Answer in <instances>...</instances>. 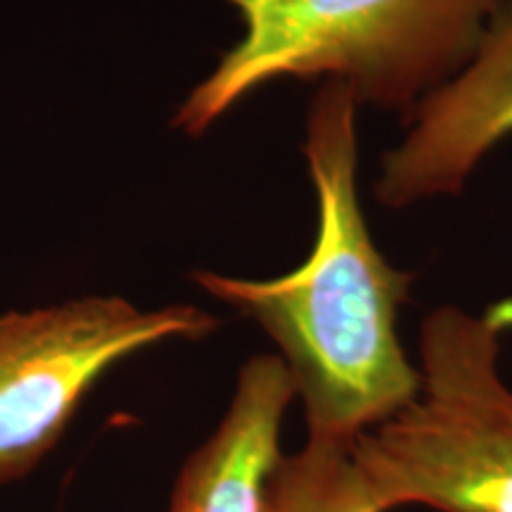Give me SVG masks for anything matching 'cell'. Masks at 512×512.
<instances>
[{"label":"cell","instance_id":"6da1fadb","mask_svg":"<svg viewBox=\"0 0 512 512\" xmlns=\"http://www.w3.org/2000/svg\"><path fill=\"white\" fill-rule=\"evenodd\" d=\"M356 112L347 83L323 81L306 114L304 155L318 200L309 259L273 280L195 275L278 344L309 441L342 448L403 411L422 387L396 332L413 273L384 259L358 202Z\"/></svg>","mask_w":512,"mask_h":512},{"label":"cell","instance_id":"7a4b0ae2","mask_svg":"<svg viewBox=\"0 0 512 512\" xmlns=\"http://www.w3.org/2000/svg\"><path fill=\"white\" fill-rule=\"evenodd\" d=\"M242 38L178 107L202 136L275 79L342 81L358 105L413 112L477 53L503 0H228Z\"/></svg>","mask_w":512,"mask_h":512},{"label":"cell","instance_id":"3957f363","mask_svg":"<svg viewBox=\"0 0 512 512\" xmlns=\"http://www.w3.org/2000/svg\"><path fill=\"white\" fill-rule=\"evenodd\" d=\"M512 299L472 316L441 306L420 330L418 399L356 439L375 508L512 512V392L498 373Z\"/></svg>","mask_w":512,"mask_h":512},{"label":"cell","instance_id":"277c9868","mask_svg":"<svg viewBox=\"0 0 512 512\" xmlns=\"http://www.w3.org/2000/svg\"><path fill=\"white\" fill-rule=\"evenodd\" d=\"M216 325L195 306L143 311L121 297L0 316V484L46 458L107 368L166 339H202Z\"/></svg>","mask_w":512,"mask_h":512},{"label":"cell","instance_id":"5b68a950","mask_svg":"<svg viewBox=\"0 0 512 512\" xmlns=\"http://www.w3.org/2000/svg\"><path fill=\"white\" fill-rule=\"evenodd\" d=\"M408 121L373 190L389 209L458 195L486 152L512 133V0H503L467 67L422 98Z\"/></svg>","mask_w":512,"mask_h":512},{"label":"cell","instance_id":"8992f818","mask_svg":"<svg viewBox=\"0 0 512 512\" xmlns=\"http://www.w3.org/2000/svg\"><path fill=\"white\" fill-rule=\"evenodd\" d=\"M294 382L280 356H254L216 432L185 460L169 512H268Z\"/></svg>","mask_w":512,"mask_h":512},{"label":"cell","instance_id":"52a82bcc","mask_svg":"<svg viewBox=\"0 0 512 512\" xmlns=\"http://www.w3.org/2000/svg\"><path fill=\"white\" fill-rule=\"evenodd\" d=\"M351 451L306 441L302 451L280 458L268 489V512H380Z\"/></svg>","mask_w":512,"mask_h":512}]
</instances>
